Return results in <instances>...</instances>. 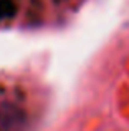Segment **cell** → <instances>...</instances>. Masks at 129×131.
<instances>
[{
	"instance_id": "1",
	"label": "cell",
	"mask_w": 129,
	"mask_h": 131,
	"mask_svg": "<svg viewBox=\"0 0 129 131\" xmlns=\"http://www.w3.org/2000/svg\"><path fill=\"white\" fill-rule=\"evenodd\" d=\"M0 131H27V115L18 105L0 103Z\"/></svg>"
}]
</instances>
